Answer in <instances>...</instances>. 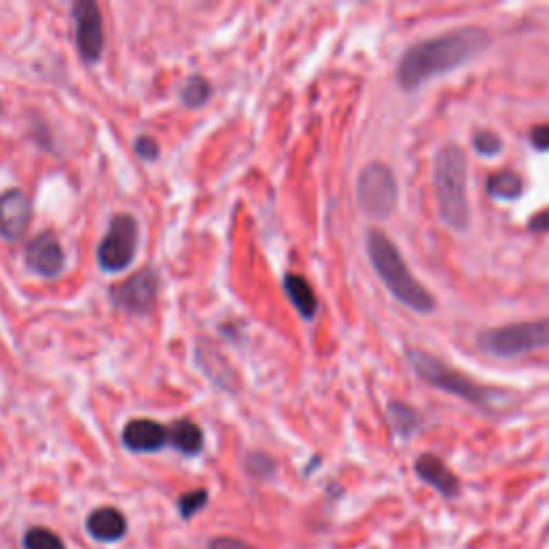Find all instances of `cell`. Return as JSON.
<instances>
[{"label":"cell","mask_w":549,"mask_h":549,"mask_svg":"<svg viewBox=\"0 0 549 549\" xmlns=\"http://www.w3.org/2000/svg\"><path fill=\"white\" fill-rule=\"evenodd\" d=\"M489 46V35L483 28L464 26L440 37L414 43L399 58L395 78L399 88L414 91L432 78L444 76L457 67L466 65Z\"/></svg>","instance_id":"obj_1"},{"label":"cell","mask_w":549,"mask_h":549,"mask_svg":"<svg viewBox=\"0 0 549 549\" xmlns=\"http://www.w3.org/2000/svg\"><path fill=\"white\" fill-rule=\"evenodd\" d=\"M432 183L442 224L459 234L468 232L472 215L468 202V161L462 146L449 142L438 148L432 166Z\"/></svg>","instance_id":"obj_2"},{"label":"cell","mask_w":549,"mask_h":549,"mask_svg":"<svg viewBox=\"0 0 549 549\" xmlns=\"http://www.w3.org/2000/svg\"><path fill=\"white\" fill-rule=\"evenodd\" d=\"M365 247L369 262L378 273L380 281L395 299L417 314H432L436 309V299L421 281L412 275L404 256L399 254L395 243L382 230H369L365 236Z\"/></svg>","instance_id":"obj_3"},{"label":"cell","mask_w":549,"mask_h":549,"mask_svg":"<svg viewBox=\"0 0 549 549\" xmlns=\"http://www.w3.org/2000/svg\"><path fill=\"white\" fill-rule=\"evenodd\" d=\"M406 354H408L410 367L414 369V372H417V376L423 382L429 384V387H434L444 393H451L459 399H464V402L477 406V408H483V410H494L496 406L507 404V399H509L507 391L479 384L470 376L449 367L434 354H429L419 348H408Z\"/></svg>","instance_id":"obj_4"},{"label":"cell","mask_w":549,"mask_h":549,"mask_svg":"<svg viewBox=\"0 0 549 549\" xmlns=\"http://www.w3.org/2000/svg\"><path fill=\"white\" fill-rule=\"evenodd\" d=\"M474 344L483 354L496 359H513V356L549 348V318L485 329L474 339Z\"/></svg>","instance_id":"obj_5"},{"label":"cell","mask_w":549,"mask_h":549,"mask_svg":"<svg viewBox=\"0 0 549 549\" xmlns=\"http://www.w3.org/2000/svg\"><path fill=\"white\" fill-rule=\"evenodd\" d=\"M397 200L399 189L389 166L374 161L361 170L356 178V202L369 219H389L397 209Z\"/></svg>","instance_id":"obj_6"},{"label":"cell","mask_w":549,"mask_h":549,"mask_svg":"<svg viewBox=\"0 0 549 549\" xmlns=\"http://www.w3.org/2000/svg\"><path fill=\"white\" fill-rule=\"evenodd\" d=\"M138 221L127 213L116 215L106 236H103L97 247L99 269L106 273H123L133 264L138 251Z\"/></svg>","instance_id":"obj_7"},{"label":"cell","mask_w":549,"mask_h":549,"mask_svg":"<svg viewBox=\"0 0 549 549\" xmlns=\"http://www.w3.org/2000/svg\"><path fill=\"white\" fill-rule=\"evenodd\" d=\"M159 292V275L153 269H142L136 275L116 284L110 292V301L116 309H123L127 314L144 316L151 314Z\"/></svg>","instance_id":"obj_8"},{"label":"cell","mask_w":549,"mask_h":549,"mask_svg":"<svg viewBox=\"0 0 549 549\" xmlns=\"http://www.w3.org/2000/svg\"><path fill=\"white\" fill-rule=\"evenodd\" d=\"M71 16L73 22H76V43L82 61L88 65L99 63L103 46H106L99 7L93 0H78V3L71 7Z\"/></svg>","instance_id":"obj_9"},{"label":"cell","mask_w":549,"mask_h":549,"mask_svg":"<svg viewBox=\"0 0 549 549\" xmlns=\"http://www.w3.org/2000/svg\"><path fill=\"white\" fill-rule=\"evenodd\" d=\"M24 260L28 271L43 279H54L65 271V249L58 236L50 230H43L33 241H28Z\"/></svg>","instance_id":"obj_10"},{"label":"cell","mask_w":549,"mask_h":549,"mask_svg":"<svg viewBox=\"0 0 549 549\" xmlns=\"http://www.w3.org/2000/svg\"><path fill=\"white\" fill-rule=\"evenodd\" d=\"M33 221V202L22 189H7L0 196V236L7 243L22 241Z\"/></svg>","instance_id":"obj_11"},{"label":"cell","mask_w":549,"mask_h":549,"mask_svg":"<svg viewBox=\"0 0 549 549\" xmlns=\"http://www.w3.org/2000/svg\"><path fill=\"white\" fill-rule=\"evenodd\" d=\"M121 440L133 453H157L168 444V429L151 419H133L125 425Z\"/></svg>","instance_id":"obj_12"},{"label":"cell","mask_w":549,"mask_h":549,"mask_svg":"<svg viewBox=\"0 0 549 549\" xmlns=\"http://www.w3.org/2000/svg\"><path fill=\"white\" fill-rule=\"evenodd\" d=\"M414 472H417V477L427 483L429 487H434L436 492L444 498H455L459 494V479L457 474L442 462L440 457L432 455V453H423L421 457H417V462H414Z\"/></svg>","instance_id":"obj_13"},{"label":"cell","mask_w":549,"mask_h":549,"mask_svg":"<svg viewBox=\"0 0 549 549\" xmlns=\"http://www.w3.org/2000/svg\"><path fill=\"white\" fill-rule=\"evenodd\" d=\"M84 528L99 543H116L125 539L127 517L114 507H99L86 517Z\"/></svg>","instance_id":"obj_14"},{"label":"cell","mask_w":549,"mask_h":549,"mask_svg":"<svg viewBox=\"0 0 549 549\" xmlns=\"http://www.w3.org/2000/svg\"><path fill=\"white\" fill-rule=\"evenodd\" d=\"M284 292L303 320L311 322L318 316V296L303 275L288 273L284 277Z\"/></svg>","instance_id":"obj_15"},{"label":"cell","mask_w":549,"mask_h":549,"mask_svg":"<svg viewBox=\"0 0 549 549\" xmlns=\"http://www.w3.org/2000/svg\"><path fill=\"white\" fill-rule=\"evenodd\" d=\"M168 442L172 444V449H176L181 455L194 457L204 449V434L200 425H196L194 421L178 419L168 429Z\"/></svg>","instance_id":"obj_16"},{"label":"cell","mask_w":549,"mask_h":549,"mask_svg":"<svg viewBox=\"0 0 549 549\" xmlns=\"http://www.w3.org/2000/svg\"><path fill=\"white\" fill-rule=\"evenodd\" d=\"M485 191L496 200H517L524 194V181L513 170H498L487 176Z\"/></svg>","instance_id":"obj_17"},{"label":"cell","mask_w":549,"mask_h":549,"mask_svg":"<svg viewBox=\"0 0 549 549\" xmlns=\"http://www.w3.org/2000/svg\"><path fill=\"white\" fill-rule=\"evenodd\" d=\"M387 417L391 427L395 429V434L402 438H410L421 425V417L417 414V410L410 408L404 402H391L387 406Z\"/></svg>","instance_id":"obj_18"},{"label":"cell","mask_w":549,"mask_h":549,"mask_svg":"<svg viewBox=\"0 0 549 549\" xmlns=\"http://www.w3.org/2000/svg\"><path fill=\"white\" fill-rule=\"evenodd\" d=\"M213 88L211 82L202 76H191L181 88V101L187 108H202L211 99Z\"/></svg>","instance_id":"obj_19"},{"label":"cell","mask_w":549,"mask_h":549,"mask_svg":"<svg viewBox=\"0 0 549 549\" xmlns=\"http://www.w3.org/2000/svg\"><path fill=\"white\" fill-rule=\"evenodd\" d=\"M24 549H67L56 532L35 526L24 534Z\"/></svg>","instance_id":"obj_20"},{"label":"cell","mask_w":549,"mask_h":549,"mask_svg":"<svg viewBox=\"0 0 549 549\" xmlns=\"http://www.w3.org/2000/svg\"><path fill=\"white\" fill-rule=\"evenodd\" d=\"M206 502H209V492L200 487V489H194V492H187L178 498V511H181V515L185 519H191L206 507Z\"/></svg>","instance_id":"obj_21"},{"label":"cell","mask_w":549,"mask_h":549,"mask_svg":"<svg viewBox=\"0 0 549 549\" xmlns=\"http://www.w3.org/2000/svg\"><path fill=\"white\" fill-rule=\"evenodd\" d=\"M275 459H271L269 455H264V453H251L247 457V470L251 477H256V479H269L273 477V472H275Z\"/></svg>","instance_id":"obj_22"},{"label":"cell","mask_w":549,"mask_h":549,"mask_svg":"<svg viewBox=\"0 0 549 549\" xmlns=\"http://www.w3.org/2000/svg\"><path fill=\"white\" fill-rule=\"evenodd\" d=\"M472 144H474V151L485 157L498 155L502 151V140L492 131H477L472 138Z\"/></svg>","instance_id":"obj_23"},{"label":"cell","mask_w":549,"mask_h":549,"mask_svg":"<svg viewBox=\"0 0 549 549\" xmlns=\"http://www.w3.org/2000/svg\"><path fill=\"white\" fill-rule=\"evenodd\" d=\"M159 151H161L159 142L151 136H140L136 140V153L146 161H155L159 157Z\"/></svg>","instance_id":"obj_24"},{"label":"cell","mask_w":549,"mask_h":549,"mask_svg":"<svg viewBox=\"0 0 549 549\" xmlns=\"http://www.w3.org/2000/svg\"><path fill=\"white\" fill-rule=\"evenodd\" d=\"M530 144L534 151L549 153V125H534L530 129Z\"/></svg>","instance_id":"obj_25"},{"label":"cell","mask_w":549,"mask_h":549,"mask_svg":"<svg viewBox=\"0 0 549 549\" xmlns=\"http://www.w3.org/2000/svg\"><path fill=\"white\" fill-rule=\"evenodd\" d=\"M209 549H254L251 545L243 543L241 539H232V537H217L209 543Z\"/></svg>","instance_id":"obj_26"},{"label":"cell","mask_w":549,"mask_h":549,"mask_svg":"<svg viewBox=\"0 0 549 549\" xmlns=\"http://www.w3.org/2000/svg\"><path fill=\"white\" fill-rule=\"evenodd\" d=\"M528 230L530 232H549V209L541 211L534 215L530 219V224H528Z\"/></svg>","instance_id":"obj_27"},{"label":"cell","mask_w":549,"mask_h":549,"mask_svg":"<svg viewBox=\"0 0 549 549\" xmlns=\"http://www.w3.org/2000/svg\"><path fill=\"white\" fill-rule=\"evenodd\" d=\"M0 108H3V106H0Z\"/></svg>","instance_id":"obj_28"}]
</instances>
